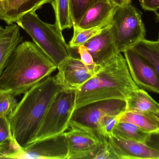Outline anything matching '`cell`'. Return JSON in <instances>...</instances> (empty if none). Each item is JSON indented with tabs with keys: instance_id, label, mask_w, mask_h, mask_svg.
I'll list each match as a JSON object with an SVG mask.
<instances>
[{
	"instance_id": "obj_1",
	"label": "cell",
	"mask_w": 159,
	"mask_h": 159,
	"mask_svg": "<svg viewBox=\"0 0 159 159\" xmlns=\"http://www.w3.org/2000/svg\"><path fill=\"white\" fill-rule=\"evenodd\" d=\"M64 89L56 76L32 87L8 117L15 141L22 148L32 143L46 114L58 93Z\"/></svg>"
},
{
	"instance_id": "obj_2",
	"label": "cell",
	"mask_w": 159,
	"mask_h": 159,
	"mask_svg": "<svg viewBox=\"0 0 159 159\" xmlns=\"http://www.w3.org/2000/svg\"><path fill=\"white\" fill-rule=\"evenodd\" d=\"M57 69L34 42H22L11 54L0 77V88L14 96L24 94Z\"/></svg>"
},
{
	"instance_id": "obj_3",
	"label": "cell",
	"mask_w": 159,
	"mask_h": 159,
	"mask_svg": "<svg viewBox=\"0 0 159 159\" xmlns=\"http://www.w3.org/2000/svg\"><path fill=\"white\" fill-rule=\"evenodd\" d=\"M140 88L133 80L125 58L121 53L99 66L97 72L76 90V107L109 100L126 101Z\"/></svg>"
},
{
	"instance_id": "obj_4",
	"label": "cell",
	"mask_w": 159,
	"mask_h": 159,
	"mask_svg": "<svg viewBox=\"0 0 159 159\" xmlns=\"http://www.w3.org/2000/svg\"><path fill=\"white\" fill-rule=\"evenodd\" d=\"M31 37L34 43L57 66L69 56L72 49L56 24L46 23L35 11L23 15L16 22Z\"/></svg>"
},
{
	"instance_id": "obj_5",
	"label": "cell",
	"mask_w": 159,
	"mask_h": 159,
	"mask_svg": "<svg viewBox=\"0 0 159 159\" xmlns=\"http://www.w3.org/2000/svg\"><path fill=\"white\" fill-rule=\"evenodd\" d=\"M111 29L118 53L133 48L145 37L141 14L130 3L117 7Z\"/></svg>"
},
{
	"instance_id": "obj_6",
	"label": "cell",
	"mask_w": 159,
	"mask_h": 159,
	"mask_svg": "<svg viewBox=\"0 0 159 159\" xmlns=\"http://www.w3.org/2000/svg\"><path fill=\"white\" fill-rule=\"evenodd\" d=\"M76 90L67 89H63L57 94L46 114L34 142L66 132L76 107Z\"/></svg>"
},
{
	"instance_id": "obj_7",
	"label": "cell",
	"mask_w": 159,
	"mask_h": 159,
	"mask_svg": "<svg viewBox=\"0 0 159 159\" xmlns=\"http://www.w3.org/2000/svg\"><path fill=\"white\" fill-rule=\"evenodd\" d=\"M126 108L125 100H104L91 103L75 109L69 128L75 127L89 131L101 139L97 128L102 119L108 115H119L126 111Z\"/></svg>"
},
{
	"instance_id": "obj_8",
	"label": "cell",
	"mask_w": 159,
	"mask_h": 159,
	"mask_svg": "<svg viewBox=\"0 0 159 159\" xmlns=\"http://www.w3.org/2000/svg\"><path fill=\"white\" fill-rule=\"evenodd\" d=\"M69 149L64 133L16 148L9 159H68Z\"/></svg>"
},
{
	"instance_id": "obj_9",
	"label": "cell",
	"mask_w": 159,
	"mask_h": 159,
	"mask_svg": "<svg viewBox=\"0 0 159 159\" xmlns=\"http://www.w3.org/2000/svg\"><path fill=\"white\" fill-rule=\"evenodd\" d=\"M69 149L68 159H93L104 142L93 133L75 127L64 133Z\"/></svg>"
},
{
	"instance_id": "obj_10",
	"label": "cell",
	"mask_w": 159,
	"mask_h": 159,
	"mask_svg": "<svg viewBox=\"0 0 159 159\" xmlns=\"http://www.w3.org/2000/svg\"><path fill=\"white\" fill-rule=\"evenodd\" d=\"M123 53L134 83L142 89L159 94V77L152 66L133 48Z\"/></svg>"
},
{
	"instance_id": "obj_11",
	"label": "cell",
	"mask_w": 159,
	"mask_h": 159,
	"mask_svg": "<svg viewBox=\"0 0 159 159\" xmlns=\"http://www.w3.org/2000/svg\"><path fill=\"white\" fill-rule=\"evenodd\" d=\"M57 79L64 89L77 90L97 72L86 66L80 58L69 56L57 66Z\"/></svg>"
},
{
	"instance_id": "obj_12",
	"label": "cell",
	"mask_w": 159,
	"mask_h": 159,
	"mask_svg": "<svg viewBox=\"0 0 159 159\" xmlns=\"http://www.w3.org/2000/svg\"><path fill=\"white\" fill-rule=\"evenodd\" d=\"M106 142L115 159H159V152L144 143L114 135L107 137Z\"/></svg>"
},
{
	"instance_id": "obj_13",
	"label": "cell",
	"mask_w": 159,
	"mask_h": 159,
	"mask_svg": "<svg viewBox=\"0 0 159 159\" xmlns=\"http://www.w3.org/2000/svg\"><path fill=\"white\" fill-rule=\"evenodd\" d=\"M111 27L84 44L96 65L101 66L119 53L115 44Z\"/></svg>"
},
{
	"instance_id": "obj_14",
	"label": "cell",
	"mask_w": 159,
	"mask_h": 159,
	"mask_svg": "<svg viewBox=\"0 0 159 159\" xmlns=\"http://www.w3.org/2000/svg\"><path fill=\"white\" fill-rule=\"evenodd\" d=\"M117 6L112 0L100 1L90 8L74 26L86 29L100 25L113 16Z\"/></svg>"
},
{
	"instance_id": "obj_15",
	"label": "cell",
	"mask_w": 159,
	"mask_h": 159,
	"mask_svg": "<svg viewBox=\"0 0 159 159\" xmlns=\"http://www.w3.org/2000/svg\"><path fill=\"white\" fill-rule=\"evenodd\" d=\"M126 111L156 114L159 112V103L144 90L139 88L132 92L126 100Z\"/></svg>"
},
{
	"instance_id": "obj_16",
	"label": "cell",
	"mask_w": 159,
	"mask_h": 159,
	"mask_svg": "<svg viewBox=\"0 0 159 159\" xmlns=\"http://www.w3.org/2000/svg\"><path fill=\"white\" fill-rule=\"evenodd\" d=\"M8 33L0 41V77L15 49L22 42L20 27L16 23L11 24Z\"/></svg>"
},
{
	"instance_id": "obj_17",
	"label": "cell",
	"mask_w": 159,
	"mask_h": 159,
	"mask_svg": "<svg viewBox=\"0 0 159 159\" xmlns=\"http://www.w3.org/2000/svg\"><path fill=\"white\" fill-rule=\"evenodd\" d=\"M119 119L134 124L149 133H159V119L154 114L126 111L120 115Z\"/></svg>"
},
{
	"instance_id": "obj_18",
	"label": "cell",
	"mask_w": 159,
	"mask_h": 159,
	"mask_svg": "<svg viewBox=\"0 0 159 159\" xmlns=\"http://www.w3.org/2000/svg\"><path fill=\"white\" fill-rule=\"evenodd\" d=\"M112 17L113 16L100 25L88 29H82L78 26H74L73 36L69 44L70 47L73 49H77L89 39L100 34L105 30L111 27Z\"/></svg>"
},
{
	"instance_id": "obj_19",
	"label": "cell",
	"mask_w": 159,
	"mask_h": 159,
	"mask_svg": "<svg viewBox=\"0 0 159 159\" xmlns=\"http://www.w3.org/2000/svg\"><path fill=\"white\" fill-rule=\"evenodd\" d=\"M53 0H18L11 12L4 21L9 25L16 21L21 16L29 13L36 11L43 5L50 3Z\"/></svg>"
},
{
	"instance_id": "obj_20",
	"label": "cell",
	"mask_w": 159,
	"mask_h": 159,
	"mask_svg": "<svg viewBox=\"0 0 159 159\" xmlns=\"http://www.w3.org/2000/svg\"><path fill=\"white\" fill-rule=\"evenodd\" d=\"M134 49L152 66L159 77V41L143 39Z\"/></svg>"
},
{
	"instance_id": "obj_21",
	"label": "cell",
	"mask_w": 159,
	"mask_h": 159,
	"mask_svg": "<svg viewBox=\"0 0 159 159\" xmlns=\"http://www.w3.org/2000/svg\"><path fill=\"white\" fill-rule=\"evenodd\" d=\"M51 4L55 11V24L60 30L73 27L70 0H53Z\"/></svg>"
},
{
	"instance_id": "obj_22",
	"label": "cell",
	"mask_w": 159,
	"mask_h": 159,
	"mask_svg": "<svg viewBox=\"0 0 159 159\" xmlns=\"http://www.w3.org/2000/svg\"><path fill=\"white\" fill-rule=\"evenodd\" d=\"M150 134L131 123L119 121L112 135L145 143Z\"/></svg>"
},
{
	"instance_id": "obj_23",
	"label": "cell",
	"mask_w": 159,
	"mask_h": 159,
	"mask_svg": "<svg viewBox=\"0 0 159 159\" xmlns=\"http://www.w3.org/2000/svg\"><path fill=\"white\" fill-rule=\"evenodd\" d=\"M105 0H70L71 10L74 26L77 25L81 18L93 6Z\"/></svg>"
},
{
	"instance_id": "obj_24",
	"label": "cell",
	"mask_w": 159,
	"mask_h": 159,
	"mask_svg": "<svg viewBox=\"0 0 159 159\" xmlns=\"http://www.w3.org/2000/svg\"><path fill=\"white\" fill-rule=\"evenodd\" d=\"M120 116V115H108L104 117L100 121L97 128V133L103 142H105L107 137L113 134L116 126L119 122Z\"/></svg>"
},
{
	"instance_id": "obj_25",
	"label": "cell",
	"mask_w": 159,
	"mask_h": 159,
	"mask_svg": "<svg viewBox=\"0 0 159 159\" xmlns=\"http://www.w3.org/2000/svg\"><path fill=\"white\" fill-rule=\"evenodd\" d=\"M15 97L9 92L0 100V117H8L13 112L18 103Z\"/></svg>"
},
{
	"instance_id": "obj_26",
	"label": "cell",
	"mask_w": 159,
	"mask_h": 159,
	"mask_svg": "<svg viewBox=\"0 0 159 159\" xmlns=\"http://www.w3.org/2000/svg\"><path fill=\"white\" fill-rule=\"evenodd\" d=\"M7 142H16L8 117H0V146Z\"/></svg>"
},
{
	"instance_id": "obj_27",
	"label": "cell",
	"mask_w": 159,
	"mask_h": 159,
	"mask_svg": "<svg viewBox=\"0 0 159 159\" xmlns=\"http://www.w3.org/2000/svg\"><path fill=\"white\" fill-rule=\"evenodd\" d=\"M80 55V58L82 63L87 67L93 70L97 71L99 66L96 65L93 61L91 54L88 51L84 45L80 46L77 48Z\"/></svg>"
},
{
	"instance_id": "obj_28",
	"label": "cell",
	"mask_w": 159,
	"mask_h": 159,
	"mask_svg": "<svg viewBox=\"0 0 159 159\" xmlns=\"http://www.w3.org/2000/svg\"><path fill=\"white\" fill-rule=\"evenodd\" d=\"M18 0H6L0 7V20L4 21L14 8Z\"/></svg>"
},
{
	"instance_id": "obj_29",
	"label": "cell",
	"mask_w": 159,
	"mask_h": 159,
	"mask_svg": "<svg viewBox=\"0 0 159 159\" xmlns=\"http://www.w3.org/2000/svg\"><path fill=\"white\" fill-rule=\"evenodd\" d=\"M115 159L107 143L106 140L103 143L98 152L96 153L93 159Z\"/></svg>"
},
{
	"instance_id": "obj_30",
	"label": "cell",
	"mask_w": 159,
	"mask_h": 159,
	"mask_svg": "<svg viewBox=\"0 0 159 159\" xmlns=\"http://www.w3.org/2000/svg\"><path fill=\"white\" fill-rule=\"evenodd\" d=\"M143 9L151 11H157L159 9V0H139Z\"/></svg>"
},
{
	"instance_id": "obj_31",
	"label": "cell",
	"mask_w": 159,
	"mask_h": 159,
	"mask_svg": "<svg viewBox=\"0 0 159 159\" xmlns=\"http://www.w3.org/2000/svg\"><path fill=\"white\" fill-rule=\"evenodd\" d=\"M145 144L159 152V133H150Z\"/></svg>"
},
{
	"instance_id": "obj_32",
	"label": "cell",
	"mask_w": 159,
	"mask_h": 159,
	"mask_svg": "<svg viewBox=\"0 0 159 159\" xmlns=\"http://www.w3.org/2000/svg\"><path fill=\"white\" fill-rule=\"evenodd\" d=\"M114 3L119 6L125 5L130 3L131 0H112Z\"/></svg>"
},
{
	"instance_id": "obj_33",
	"label": "cell",
	"mask_w": 159,
	"mask_h": 159,
	"mask_svg": "<svg viewBox=\"0 0 159 159\" xmlns=\"http://www.w3.org/2000/svg\"><path fill=\"white\" fill-rule=\"evenodd\" d=\"M10 28H11V25H8V26L6 27L4 29V30L1 32H0V41L8 33L9 30H10Z\"/></svg>"
},
{
	"instance_id": "obj_34",
	"label": "cell",
	"mask_w": 159,
	"mask_h": 159,
	"mask_svg": "<svg viewBox=\"0 0 159 159\" xmlns=\"http://www.w3.org/2000/svg\"><path fill=\"white\" fill-rule=\"evenodd\" d=\"M9 91H6L3 90L0 88V100L2 99L7 94Z\"/></svg>"
},
{
	"instance_id": "obj_35",
	"label": "cell",
	"mask_w": 159,
	"mask_h": 159,
	"mask_svg": "<svg viewBox=\"0 0 159 159\" xmlns=\"http://www.w3.org/2000/svg\"><path fill=\"white\" fill-rule=\"evenodd\" d=\"M5 1L6 0H0V7Z\"/></svg>"
},
{
	"instance_id": "obj_36",
	"label": "cell",
	"mask_w": 159,
	"mask_h": 159,
	"mask_svg": "<svg viewBox=\"0 0 159 159\" xmlns=\"http://www.w3.org/2000/svg\"><path fill=\"white\" fill-rule=\"evenodd\" d=\"M4 28H3V27H2V26H1V25H0V32H2V31L3 30H4Z\"/></svg>"
},
{
	"instance_id": "obj_37",
	"label": "cell",
	"mask_w": 159,
	"mask_h": 159,
	"mask_svg": "<svg viewBox=\"0 0 159 159\" xmlns=\"http://www.w3.org/2000/svg\"><path fill=\"white\" fill-rule=\"evenodd\" d=\"M155 115H156V116H157V117L158 118V119H159V113H156V114H154Z\"/></svg>"
},
{
	"instance_id": "obj_38",
	"label": "cell",
	"mask_w": 159,
	"mask_h": 159,
	"mask_svg": "<svg viewBox=\"0 0 159 159\" xmlns=\"http://www.w3.org/2000/svg\"></svg>"
}]
</instances>
